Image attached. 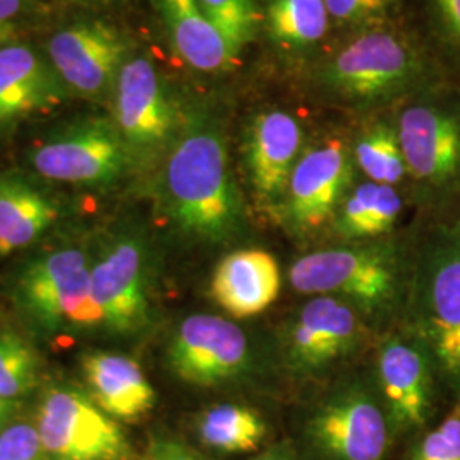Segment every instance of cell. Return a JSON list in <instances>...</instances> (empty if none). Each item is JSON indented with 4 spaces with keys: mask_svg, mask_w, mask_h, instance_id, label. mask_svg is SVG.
Listing matches in <instances>:
<instances>
[{
    "mask_svg": "<svg viewBox=\"0 0 460 460\" xmlns=\"http://www.w3.org/2000/svg\"><path fill=\"white\" fill-rule=\"evenodd\" d=\"M302 144L304 130L296 116L287 111H264L251 121L246 135L247 174L254 197L264 207H283Z\"/></svg>",
    "mask_w": 460,
    "mask_h": 460,
    "instance_id": "17",
    "label": "cell"
},
{
    "mask_svg": "<svg viewBox=\"0 0 460 460\" xmlns=\"http://www.w3.org/2000/svg\"><path fill=\"white\" fill-rule=\"evenodd\" d=\"M130 159L115 123L102 118H85L55 130L28 157L41 178L89 188L118 181Z\"/></svg>",
    "mask_w": 460,
    "mask_h": 460,
    "instance_id": "7",
    "label": "cell"
},
{
    "mask_svg": "<svg viewBox=\"0 0 460 460\" xmlns=\"http://www.w3.org/2000/svg\"><path fill=\"white\" fill-rule=\"evenodd\" d=\"M401 212L402 199L394 186L363 182L340 203L334 229L346 241L374 239L393 229Z\"/></svg>",
    "mask_w": 460,
    "mask_h": 460,
    "instance_id": "23",
    "label": "cell"
},
{
    "mask_svg": "<svg viewBox=\"0 0 460 460\" xmlns=\"http://www.w3.org/2000/svg\"><path fill=\"white\" fill-rule=\"evenodd\" d=\"M0 460H51L36 427L13 423L0 431Z\"/></svg>",
    "mask_w": 460,
    "mask_h": 460,
    "instance_id": "31",
    "label": "cell"
},
{
    "mask_svg": "<svg viewBox=\"0 0 460 460\" xmlns=\"http://www.w3.org/2000/svg\"><path fill=\"white\" fill-rule=\"evenodd\" d=\"M36 384L38 358L33 348L14 331H0V397L16 402Z\"/></svg>",
    "mask_w": 460,
    "mask_h": 460,
    "instance_id": "27",
    "label": "cell"
},
{
    "mask_svg": "<svg viewBox=\"0 0 460 460\" xmlns=\"http://www.w3.org/2000/svg\"><path fill=\"white\" fill-rule=\"evenodd\" d=\"M58 208L16 174H0V256L33 244L57 220Z\"/></svg>",
    "mask_w": 460,
    "mask_h": 460,
    "instance_id": "22",
    "label": "cell"
},
{
    "mask_svg": "<svg viewBox=\"0 0 460 460\" xmlns=\"http://www.w3.org/2000/svg\"><path fill=\"white\" fill-rule=\"evenodd\" d=\"M14 411H16V402H11V401L0 397V431L9 423Z\"/></svg>",
    "mask_w": 460,
    "mask_h": 460,
    "instance_id": "36",
    "label": "cell"
},
{
    "mask_svg": "<svg viewBox=\"0 0 460 460\" xmlns=\"http://www.w3.org/2000/svg\"><path fill=\"white\" fill-rule=\"evenodd\" d=\"M140 460H207L191 447L169 437H154Z\"/></svg>",
    "mask_w": 460,
    "mask_h": 460,
    "instance_id": "32",
    "label": "cell"
},
{
    "mask_svg": "<svg viewBox=\"0 0 460 460\" xmlns=\"http://www.w3.org/2000/svg\"><path fill=\"white\" fill-rule=\"evenodd\" d=\"M165 31L176 53L199 72H222L237 53L203 13L198 0H157Z\"/></svg>",
    "mask_w": 460,
    "mask_h": 460,
    "instance_id": "21",
    "label": "cell"
},
{
    "mask_svg": "<svg viewBox=\"0 0 460 460\" xmlns=\"http://www.w3.org/2000/svg\"><path fill=\"white\" fill-rule=\"evenodd\" d=\"M376 382L394 437L420 431L431 420L442 382L427 348L411 334L382 341Z\"/></svg>",
    "mask_w": 460,
    "mask_h": 460,
    "instance_id": "15",
    "label": "cell"
},
{
    "mask_svg": "<svg viewBox=\"0 0 460 460\" xmlns=\"http://www.w3.org/2000/svg\"><path fill=\"white\" fill-rule=\"evenodd\" d=\"M408 460H460V402L412 447Z\"/></svg>",
    "mask_w": 460,
    "mask_h": 460,
    "instance_id": "29",
    "label": "cell"
},
{
    "mask_svg": "<svg viewBox=\"0 0 460 460\" xmlns=\"http://www.w3.org/2000/svg\"><path fill=\"white\" fill-rule=\"evenodd\" d=\"M408 174L437 199L460 195V101L410 104L395 127Z\"/></svg>",
    "mask_w": 460,
    "mask_h": 460,
    "instance_id": "8",
    "label": "cell"
},
{
    "mask_svg": "<svg viewBox=\"0 0 460 460\" xmlns=\"http://www.w3.org/2000/svg\"><path fill=\"white\" fill-rule=\"evenodd\" d=\"M365 329L355 305L338 296H315L283 329V363L296 377H319L362 346Z\"/></svg>",
    "mask_w": 460,
    "mask_h": 460,
    "instance_id": "11",
    "label": "cell"
},
{
    "mask_svg": "<svg viewBox=\"0 0 460 460\" xmlns=\"http://www.w3.org/2000/svg\"><path fill=\"white\" fill-rule=\"evenodd\" d=\"M113 123L130 155H152L172 144L178 113L157 66L130 55L113 91Z\"/></svg>",
    "mask_w": 460,
    "mask_h": 460,
    "instance_id": "14",
    "label": "cell"
},
{
    "mask_svg": "<svg viewBox=\"0 0 460 460\" xmlns=\"http://www.w3.org/2000/svg\"><path fill=\"white\" fill-rule=\"evenodd\" d=\"M302 437L315 460H385L394 433L376 378L334 384L305 412Z\"/></svg>",
    "mask_w": 460,
    "mask_h": 460,
    "instance_id": "4",
    "label": "cell"
},
{
    "mask_svg": "<svg viewBox=\"0 0 460 460\" xmlns=\"http://www.w3.org/2000/svg\"><path fill=\"white\" fill-rule=\"evenodd\" d=\"M45 0H0V24L14 26L17 21L31 16Z\"/></svg>",
    "mask_w": 460,
    "mask_h": 460,
    "instance_id": "34",
    "label": "cell"
},
{
    "mask_svg": "<svg viewBox=\"0 0 460 460\" xmlns=\"http://www.w3.org/2000/svg\"><path fill=\"white\" fill-rule=\"evenodd\" d=\"M197 433L199 442L210 450L235 456L258 450L268 435V425L249 406L217 404L198 416Z\"/></svg>",
    "mask_w": 460,
    "mask_h": 460,
    "instance_id": "24",
    "label": "cell"
},
{
    "mask_svg": "<svg viewBox=\"0 0 460 460\" xmlns=\"http://www.w3.org/2000/svg\"><path fill=\"white\" fill-rule=\"evenodd\" d=\"M66 94L45 53L17 41L0 47V127L51 110Z\"/></svg>",
    "mask_w": 460,
    "mask_h": 460,
    "instance_id": "18",
    "label": "cell"
},
{
    "mask_svg": "<svg viewBox=\"0 0 460 460\" xmlns=\"http://www.w3.org/2000/svg\"><path fill=\"white\" fill-rule=\"evenodd\" d=\"M252 460H298V457L290 445L279 444L270 447L268 450H264L263 454H260L256 459Z\"/></svg>",
    "mask_w": 460,
    "mask_h": 460,
    "instance_id": "35",
    "label": "cell"
},
{
    "mask_svg": "<svg viewBox=\"0 0 460 460\" xmlns=\"http://www.w3.org/2000/svg\"><path fill=\"white\" fill-rule=\"evenodd\" d=\"M161 197L167 218L195 243L222 246L246 235L226 137L207 118L188 121L169 146Z\"/></svg>",
    "mask_w": 460,
    "mask_h": 460,
    "instance_id": "1",
    "label": "cell"
},
{
    "mask_svg": "<svg viewBox=\"0 0 460 460\" xmlns=\"http://www.w3.org/2000/svg\"><path fill=\"white\" fill-rule=\"evenodd\" d=\"M410 263L394 244L315 251L290 268L294 290L343 298L368 315H391L404 305Z\"/></svg>",
    "mask_w": 460,
    "mask_h": 460,
    "instance_id": "3",
    "label": "cell"
},
{
    "mask_svg": "<svg viewBox=\"0 0 460 460\" xmlns=\"http://www.w3.org/2000/svg\"><path fill=\"white\" fill-rule=\"evenodd\" d=\"M45 55L68 94L87 101L113 98L128 47L111 22L98 17L70 21L49 34Z\"/></svg>",
    "mask_w": 460,
    "mask_h": 460,
    "instance_id": "12",
    "label": "cell"
},
{
    "mask_svg": "<svg viewBox=\"0 0 460 460\" xmlns=\"http://www.w3.org/2000/svg\"><path fill=\"white\" fill-rule=\"evenodd\" d=\"M36 431L51 460H133L118 421L75 387H51L43 395Z\"/></svg>",
    "mask_w": 460,
    "mask_h": 460,
    "instance_id": "9",
    "label": "cell"
},
{
    "mask_svg": "<svg viewBox=\"0 0 460 460\" xmlns=\"http://www.w3.org/2000/svg\"><path fill=\"white\" fill-rule=\"evenodd\" d=\"M198 4L237 55L254 38L260 22L254 0H198Z\"/></svg>",
    "mask_w": 460,
    "mask_h": 460,
    "instance_id": "28",
    "label": "cell"
},
{
    "mask_svg": "<svg viewBox=\"0 0 460 460\" xmlns=\"http://www.w3.org/2000/svg\"><path fill=\"white\" fill-rule=\"evenodd\" d=\"M16 36V28L14 26H2L0 24V47L14 41Z\"/></svg>",
    "mask_w": 460,
    "mask_h": 460,
    "instance_id": "37",
    "label": "cell"
},
{
    "mask_svg": "<svg viewBox=\"0 0 460 460\" xmlns=\"http://www.w3.org/2000/svg\"><path fill=\"white\" fill-rule=\"evenodd\" d=\"M91 260L77 247L38 256L16 281L19 309L45 334L83 332L101 328L91 292Z\"/></svg>",
    "mask_w": 460,
    "mask_h": 460,
    "instance_id": "5",
    "label": "cell"
},
{
    "mask_svg": "<svg viewBox=\"0 0 460 460\" xmlns=\"http://www.w3.org/2000/svg\"><path fill=\"white\" fill-rule=\"evenodd\" d=\"M431 4L445 38L460 51V0H431Z\"/></svg>",
    "mask_w": 460,
    "mask_h": 460,
    "instance_id": "33",
    "label": "cell"
},
{
    "mask_svg": "<svg viewBox=\"0 0 460 460\" xmlns=\"http://www.w3.org/2000/svg\"><path fill=\"white\" fill-rule=\"evenodd\" d=\"M254 348L244 329L214 314H193L172 332L167 365L198 387L246 380L254 372Z\"/></svg>",
    "mask_w": 460,
    "mask_h": 460,
    "instance_id": "10",
    "label": "cell"
},
{
    "mask_svg": "<svg viewBox=\"0 0 460 460\" xmlns=\"http://www.w3.org/2000/svg\"><path fill=\"white\" fill-rule=\"evenodd\" d=\"M87 394L116 421L133 423L154 410L157 394L142 367L127 355L89 351L81 358Z\"/></svg>",
    "mask_w": 460,
    "mask_h": 460,
    "instance_id": "19",
    "label": "cell"
},
{
    "mask_svg": "<svg viewBox=\"0 0 460 460\" xmlns=\"http://www.w3.org/2000/svg\"><path fill=\"white\" fill-rule=\"evenodd\" d=\"M331 16L326 0H270L266 28L287 49H307L328 33Z\"/></svg>",
    "mask_w": 460,
    "mask_h": 460,
    "instance_id": "25",
    "label": "cell"
},
{
    "mask_svg": "<svg viewBox=\"0 0 460 460\" xmlns=\"http://www.w3.org/2000/svg\"><path fill=\"white\" fill-rule=\"evenodd\" d=\"M93 4H108V2H115V0H89Z\"/></svg>",
    "mask_w": 460,
    "mask_h": 460,
    "instance_id": "38",
    "label": "cell"
},
{
    "mask_svg": "<svg viewBox=\"0 0 460 460\" xmlns=\"http://www.w3.org/2000/svg\"><path fill=\"white\" fill-rule=\"evenodd\" d=\"M402 309L406 332L427 348L460 402V217L429 230L416 249Z\"/></svg>",
    "mask_w": 460,
    "mask_h": 460,
    "instance_id": "2",
    "label": "cell"
},
{
    "mask_svg": "<svg viewBox=\"0 0 460 460\" xmlns=\"http://www.w3.org/2000/svg\"><path fill=\"white\" fill-rule=\"evenodd\" d=\"M425 75V62L411 43L391 31L372 30L340 49L323 68L321 81L349 101L394 98Z\"/></svg>",
    "mask_w": 460,
    "mask_h": 460,
    "instance_id": "6",
    "label": "cell"
},
{
    "mask_svg": "<svg viewBox=\"0 0 460 460\" xmlns=\"http://www.w3.org/2000/svg\"><path fill=\"white\" fill-rule=\"evenodd\" d=\"M281 288L277 260L263 249H239L229 252L215 268L212 296L234 317L264 313Z\"/></svg>",
    "mask_w": 460,
    "mask_h": 460,
    "instance_id": "20",
    "label": "cell"
},
{
    "mask_svg": "<svg viewBox=\"0 0 460 460\" xmlns=\"http://www.w3.org/2000/svg\"><path fill=\"white\" fill-rule=\"evenodd\" d=\"M91 292L101 315V329L133 336L150 323V270L146 243L119 235L91 263Z\"/></svg>",
    "mask_w": 460,
    "mask_h": 460,
    "instance_id": "13",
    "label": "cell"
},
{
    "mask_svg": "<svg viewBox=\"0 0 460 460\" xmlns=\"http://www.w3.org/2000/svg\"><path fill=\"white\" fill-rule=\"evenodd\" d=\"M355 159L370 181L395 186L408 174L397 132L387 125L374 127L360 137Z\"/></svg>",
    "mask_w": 460,
    "mask_h": 460,
    "instance_id": "26",
    "label": "cell"
},
{
    "mask_svg": "<svg viewBox=\"0 0 460 460\" xmlns=\"http://www.w3.org/2000/svg\"><path fill=\"white\" fill-rule=\"evenodd\" d=\"M329 16L345 26L382 22L394 11L397 0H326Z\"/></svg>",
    "mask_w": 460,
    "mask_h": 460,
    "instance_id": "30",
    "label": "cell"
},
{
    "mask_svg": "<svg viewBox=\"0 0 460 460\" xmlns=\"http://www.w3.org/2000/svg\"><path fill=\"white\" fill-rule=\"evenodd\" d=\"M349 174V154L340 140H328L304 152L292 171L283 201L288 224L298 232L324 226L343 201Z\"/></svg>",
    "mask_w": 460,
    "mask_h": 460,
    "instance_id": "16",
    "label": "cell"
}]
</instances>
